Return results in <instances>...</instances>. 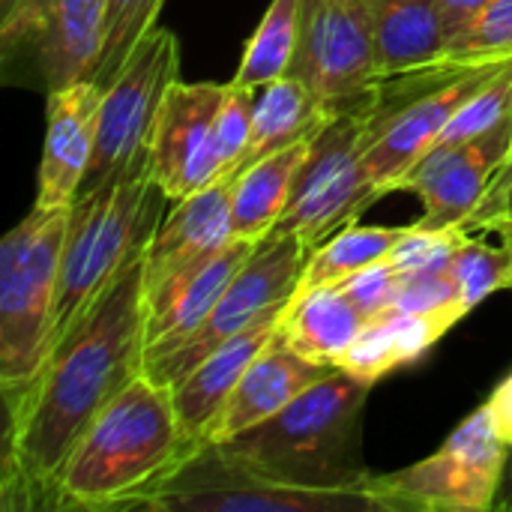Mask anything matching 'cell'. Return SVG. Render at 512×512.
<instances>
[{
    "instance_id": "6da1fadb",
    "label": "cell",
    "mask_w": 512,
    "mask_h": 512,
    "mask_svg": "<svg viewBox=\"0 0 512 512\" xmlns=\"http://www.w3.org/2000/svg\"><path fill=\"white\" fill-rule=\"evenodd\" d=\"M144 246L51 348L30 390L6 408L3 510H51L72 447L144 372Z\"/></svg>"
},
{
    "instance_id": "7a4b0ae2",
    "label": "cell",
    "mask_w": 512,
    "mask_h": 512,
    "mask_svg": "<svg viewBox=\"0 0 512 512\" xmlns=\"http://www.w3.org/2000/svg\"><path fill=\"white\" fill-rule=\"evenodd\" d=\"M201 447L183 432L171 390L141 372L72 447L51 510H141Z\"/></svg>"
},
{
    "instance_id": "3957f363",
    "label": "cell",
    "mask_w": 512,
    "mask_h": 512,
    "mask_svg": "<svg viewBox=\"0 0 512 512\" xmlns=\"http://www.w3.org/2000/svg\"><path fill=\"white\" fill-rule=\"evenodd\" d=\"M375 384L333 369L270 420L219 444L246 468L306 489H366L363 408Z\"/></svg>"
},
{
    "instance_id": "277c9868",
    "label": "cell",
    "mask_w": 512,
    "mask_h": 512,
    "mask_svg": "<svg viewBox=\"0 0 512 512\" xmlns=\"http://www.w3.org/2000/svg\"><path fill=\"white\" fill-rule=\"evenodd\" d=\"M159 201L165 195L150 180V171L111 180L72 201L51 315V348L108 288L132 252L150 240L162 219Z\"/></svg>"
},
{
    "instance_id": "5b68a950",
    "label": "cell",
    "mask_w": 512,
    "mask_h": 512,
    "mask_svg": "<svg viewBox=\"0 0 512 512\" xmlns=\"http://www.w3.org/2000/svg\"><path fill=\"white\" fill-rule=\"evenodd\" d=\"M69 210L33 207L0 243V393L12 408L51 354V315Z\"/></svg>"
},
{
    "instance_id": "8992f818",
    "label": "cell",
    "mask_w": 512,
    "mask_h": 512,
    "mask_svg": "<svg viewBox=\"0 0 512 512\" xmlns=\"http://www.w3.org/2000/svg\"><path fill=\"white\" fill-rule=\"evenodd\" d=\"M504 63H441L378 81L363 150V168L378 198L399 189V180L426 156L450 117Z\"/></svg>"
},
{
    "instance_id": "52a82bcc",
    "label": "cell",
    "mask_w": 512,
    "mask_h": 512,
    "mask_svg": "<svg viewBox=\"0 0 512 512\" xmlns=\"http://www.w3.org/2000/svg\"><path fill=\"white\" fill-rule=\"evenodd\" d=\"M180 78V42L171 30L153 27L126 57L120 72L105 84L96 147L78 195L111 180L147 171L150 138L168 87ZM75 195V198H78Z\"/></svg>"
},
{
    "instance_id": "ba28073f",
    "label": "cell",
    "mask_w": 512,
    "mask_h": 512,
    "mask_svg": "<svg viewBox=\"0 0 512 512\" xmlns=\"http://www.w3.org/2000/svg\"><path fill=\"white\" fill-rule=\"evenodd\" d=\"M507 450L489 408L480 405L438 453L393 474H369L366 489L390 512L495 510L510 459Z\"/></svg>"
},
{
    "instance_id": "9c48e42d",
    "label": "cell",
    "mask_w": 512,
    "mask_h": 512,
    "mask_svg": "<svg viewBox=\"0 0 512 512\" xmlns=\"http://www.w3.org/2000/svg\"><path fill=\"white\" fill-rule=\"evenodd\" d=\"M372 105L375 99L333 114L321 126L297 171L285 213L267 237L291 234L315 249L345 225L357 222V216L378 201L363 168Z\"/></svg>"
},
{
    "instance_id": "30bf717a",
    "label": "cell",
    "mask_w": 512,
    "mask_h": 512,
    "mask_svg": "<svg viewBox=\"0 0 512 512\" xmlns=\"http://www.w3.org/2000/svg\"><path fill=\"white\" fill-rule=\"evenodd\" d=\"M141 510L156 512H390L369 489H306L270 480L219 444H204Z\"/></svg>"
},
{
    "instance_id": "8fae6325",
    "label": "cell",
    "mask_w": 512,
    "mask_h": 512,
    "mask_svg": "<svg viewBox=\"0 0 512 512\" xmlns=\"http://www.w3.org/2000/svg\"><path fill=\"white\" fill-rule=\"evenodd\" d=\"M309 252L312 249L291 234L264 237L249 255V261L237 270V276L231 279L213 312L204 318V324L174 348L156 357H144V375L171 390L228 339L240 336L264 318L282 315L300 285V273Z\"/></svg>"
},
{
    "instance_id": "7c38bea8",
    "label": "cell",
    "mask_w": 512,
    "mask_h": 512,
    "mask_svg": "<svg viewBox=\"0 0 512 512\" xmlns=\"http://www.w3.org/2000/svg\"><path fill=\"white\" fill-rule=\"evenodd\" d=\"M288 75L300 78L330 114L372 102L381 78L369 0H303Z\"/></svg>"
},
{
    "instance_id": "4fadbf2b",
    "label": "cell",
    "mask_w": 512,
    "mask_h": 512,
    "mask_svg": "<svg viewBox=\"0 0 512 512\" xmlns=\"http://www.w3.org/2000/svg\"><path fill=\"white\" fill-rule=\"evenodd\" d=\"M108 0H18L0 18L3 57L27 51L45 93L90 81L105 45Z\"/></svg>"
},
{
    "instance_id": "5bb4252c",
    "label": "cell",
    "mask_w": 512,
    "mask_h": 512,
    "mask_svg": "<svg viewBox=\"0 0 512 512\" xmlns=\"http://www.w3.org/2000/svg\"><path fill=\"white\" fill-rule=\"evenodd\" d=\"M225 84L174 81L165 93L150 138L147 171L165 201H183L222 180L216 153V117Z\"/></svg>"
},
{
    "instance_id": "9a60e30c",
    "label": "cell",
    "mask_w": 512,
    "mask_h": 512,
    "mask_svg": "<svg viewBox=\"0 0 512 512\" xmlns=\"http://www.w3.org/2000/svg\"><path fill=\"white\" fill-rule=\"evenodd\" d=\"M512 150V120L462 144L432 147L402 180L399 189L423 201V216L414 222L420 231L465 228L480 201L486 198L495 174ZM396 189V192H399Z\"/></svg>"
},
{
    "instance_id": "2e32d148",
    "label": "cell",
    "mask_w": 512,
    "mask_h": 512,
    "mask_svg": "<svg viewBox=\"0 0 512 512\" xmlns=\"http://www.w3.org/2000/svg\"><path fill=\"white\" fill-rule=\"evenodd\" d=\"M231 192L234 177H222L174 201L168 216L156 222L144 246V303L171 291L234 237Z\"/></svg>"
},
{
    "instance_id": "e0dca14e",
    "label": "cell",
    "mask_w": 512,
    "mask_h": 512,
    "mask_svg": "<svg viewBox=\"0 0 512 512\" xmlns=\"http://www.w3.org/2000/svg\"><path fill=\"white\" fill-rule=\"evenodd\" d=\"M105 87L78 81L45 93V138L36 174V204L42 210H69L96 147V123Z\"/></svg>"
},
{
    "instance_id": "ac0fdd59",
    "label": "cell",
    "mask_w": 512,
    "mask_h": 512,
    "mask_svg": "<svg viewBox=\"0 0 512 512\" xmlns=\"http://www.w3.org/2000/svg\"><path fill=\"white\" fill-rule=\"evenodd\" d=\"M330 366L312 363L291 351L282 339L279 330L270 339V345L249 363L243 378L237 381L234 393L216 414V420L204 432V444H225L237 438L240 432L270 420L279 414L288 402H294L306 387L330 375Z\"/></svg>"
},
{
    "instance_id": "d6986e66",
    "label": "cell",
    "mask_w": 512,
    "mask_h": 512,
    "mask_svg": "<svg viewBox=\"0 0 512 512\" xmlns=\"http://www.w3.org/2000/svg\"><path fill=\"white\" fill-rule=\"evenodd\" d=\"M465 306H447L435 312H396L387 309L363 324L357 339L339 357L336 369L378 384L384 375L417 363L441 336H447L462 318Z\"/></svg>"
},
{
    "instance_id": "ffe728a7",
    "label": "cell",
    "mask_w": 512,
    "mask_h": 512,
    "mask_svg": "<svg viewBox=\"0 0 512 512\" xmlns=\"http://www.w3.org/2000/svg\"><path fill=\"white\" fill-rule=\"evenodd\" d=\"M255 240L231 237L210 261H204L195 273L180 279L171 291L162 297L144 303L147 312V348L144 357H156L177 342H183L189 333H195L204 318L213 312L237 270L249 261L255 252Z\"/></svg>"
},
{
    "instance_id": "44dd1931",
    "label": "cell",
    "mask_w": 512,
    "mask_h": 512,
    "mask_svg": "<svg viewBox=\"0 0 512 512\" xmlns=\"http://www.w3.org/2000/svg\"><path fill=\"white\" fill-rule=\"evenodd\" d=\"M279 318L282 315L264 318L255 327L243 330L240 336L228 339L222 348H216L213 354H207L183 381H177L171 387V399H174L177 420H180V426H183V432L189 438H195V441L204 444L207 426L216 420V414L222 411V405L234 393L237 381L243 378V372L249 369V363L276 336Z\"/></svg>"
},
{
    "instance_id": "7402d4cb",
    "label": "cell",
    "mask_w": 512,
    "mask_h": 512,
    "mask_svg": "<svg viewBox=\"0 0 512 512\" xmlns=\"http://www.w3.org/2000/svg\"><path fill=\"white\" fill-rule=\"evenodd\" d=\"M378 78L426 72L444 63L447 33L438 0H369Z\"/></svg>"
},
{
    "instance_id": "603a6c76",
    "label": "cell",
    "mask_w": 512,
    "mask_h": 512,
    "mask_svg": "<svg viewBox=\"0 0 512 512\" xmlns=\"http://www.w3.org/2000/svg\"><path fill=\"white\" fill-rule=\"evenodd\" d=\"M363 324V312L339 285H321L294 291L279 318V339L300 357L336 369L339 357L357 339Z\"/></svg>"
},
{
    "instance_id": "cb8c5ba5",
    "label": "cell",
    "mask_w": 512,
    "mask_h": 512,
    "mask_svg": "<svg viewBox=\"0 0 512 512\" xmlns=\"http://www.w3.org/2000/svg\"><path fill=\"white\" fill-rule=\"evenodd\" d=\"M330 117L333 114L327 111V105L294 75H282L267 87H258L255 111H252V135L240 171L276 150H285L303 138L318 135Z\"/></svg>"
},
{
    "instance_id": "d4e9b609",
    "label": "cell",
    "mask_w": 512,
    "mask_h": 512,
    "mask_svg": "<svg viewBox=\"0 0 512 512\" xmlns=\"http://www.w3.org/2000/svg\"><path fill=\"white\" fill-rule=\"evenodd\" d=\"M315 138V135H312ZM312 138H303L285 150H276L234 177L231 192V225L234 237L261 243L285 213L288 195L294 189L297 171L309 156Z\"/></svg>"
},
{
    "instance_id": "484cf974",
    "label": "cell",
    "mask_w": 512,
    "mask_h": 512,
    "mask_svg": "<svg viewBox=\"0 0 512 512\" xmlns=\"http://www.w3.org/2000/svg\"><path fill=\"white\" fill-rule=\"evenodd\" d=\"M405 228H372V225H345L333 237H327L321 246H315L303 264L297 291L321 288V285H339L357 270L381 261L390 255V249L402 240Z\"/></svg>"
},
{
    "instance_id": "4316f807",
    "label": "cell",
    "mask_w": 512,
    "mask_h": 512,
    "mask_svg": "<svg viewBox=\"0 0 512 512\" xmlns=\"http://www.w3.org/2000/svg\"><path fill=\"white\" fill-rule=\"evenodd\" d=\"M300 6L303 0H273L267 6L231 78L234 84L258 90L291 72L300 42Z\"/></svg>"
},
{
    "instance_id": "83f0119b",
    "label": "cell",
    "mask_w": 512,
    "mask_h": 512,
    "mask_svg": "<svg viewBox=\"0 0 512 512\" xmlns=\"http://www.w3.org/2000/svg\"><path fill=\"white\" fill-rule=\"evenodd\" d=\"M450 276L459 288L462 306L468 312L477 309L495 291L512 288V243L507 237H501V243H489L465 228L462 243L450 261Z\"/></svg>"
},
{
    "instance_id": "f1b7e54d",
    "label": "cell",
    "mask_w": 512,
    "mask_h": 512,
    "mask_svg": "<svg viewBox=\"0 0 512 512\" xmlns=\"http://www.w3.org/2000/svg\"><path fill=\"white\" fill-rule=\"evenodd\" d=\"M165 0H108L105 3V45H102V60L93 75L96 84H108L132 48L156 27L159 9Z\"/></svg>"
},
{
    "instance_id": "f546056e",
    "label": "cell",
    "mask_w": 512,
    "mask_h": 512,
    "mask_svg": "<svg viewBox=\"0 0 512 512\" xmlns=\"http://www.w3.org/2000/svg\"><path fill=\"white\" fill-rule=\"evenodd\" d=\"M512 60V0H492L456 39L447 42L444 63Z\"/></svg>"
},
{
    "instance_id": "4dcf8cb0",
    "label": "cell",
    "mask_w": 512,
    "mask_h": 512,
    "mask_svg": "<svg viewBox=\"0 0 512 512\" xmlns=\"http://www.w3.org/2000/svg\"><path fill=\"white\" fill-rule=\"evenodd\" d=\"M255 93L249 87H240L234 81L225 84V99L216 117V153H219V174L237 177L243 153L249 147L252 135V111H255Z\"/></svg>"
},
{
    "instance_id": "1f68e13d",
    "label": "cell",
    "mask_w": 512,
    "mask_h": 512,
    "mask_svg": "<svg viewBox=\"0 0 512 512\" xmlns=\"http://www.w3.org/2000/svg\"><path fill=\"white\" fill-rule=\"evenodd\" d=\"M465 228L453 231H420L408 225L402 240L390 249L387 261L396 267L399 276H423V273H441L450 270V261L462 243Z\"/></svg>"
},
{
    "instance_id": "d6a6232c",
    "label": "cell",
    "mask_w": 512,
    "mask_h": 512,
    "mask_svg": "<svg viewBox=\"0 0 512 512\" xmlns=\"http://www.w3.org/2000/svg\"><path fill=\"white\" fill-rule=\"evenodd\" d=\"M339 288L348 294V300L369 321V318H375V315H381V312H387L393 306V297H396V288H399V273L387 258H381V261L357 270L345 282H339Z\"/></svg>"
},
{
    "instance_id": "836d02e7",
    "label": "cell",
    "mask_w": 512,
    "mask_h": 512,
    "mask_svg": "<svg viewBox=\"0 0 512 512\" xmlns=\"http://www.w3.org/2000/svg\"><path fill=\"white\" fill-rule=\"evenodd\" d=\"M447 306H462V300H459V288L450 270H441V273H423V276H399V288H396L390 309L435 312Z\"/></svg>"
},
{
    "instance_id": "e575fe53",
    "label": "cell",
    "mask_w": 512,
    "mask_h": 512,
    "mask_svg": "<svg viewBox=\"0 0 512 512\" xmlns=\"http://www.w3.org/2000/svg\"><path fill=\"white\" fill-rule=\"evenodd\" d=\"M507 219H512V150L507 162L501 165V171L495 174L486 198L480 201L474 219L465 228L468 231H486V228H495V225H501Z\"/></svg>"
},
{
    "instance_id": "d590c367",
    "label": "cell",
    "mask_w": 512,
    "mask_h": 512,
    "mask_svg": "<svg viewBox=\"0 0 512 512\" xmlns=\"http://www.w3.org/2000/svg\"><path fill=\"white\" fill-rule=\"evenodd\" d=\"M492 0H438L441 6V21H444V33L447 42L456 39Z\"/></svg>"
},
{
    "instance_id": "8d00e7d4",
    "label": "cell",
    "mask_w": 512,
    "mask_h": 512,
    "mask_svg": "<svg viewBox=\"0 0 512 512\" xmlns=\"http://www.w3.org/2000/svg\"><path fill=\"white\" fill-rule=\"evenodd\" d=\"M486 408L492 414V426H495L498 438L512 450V372L492 390Z\"/></svg>"
},
{
    "instance_id": "74e56055",
    "label": "cell",
    "mask_w": 512,
    "mask_h": 512,
    "mask_svg": "<svg viewBox=\"0 0 512 512\" xmlns=\"http://www.w3.org/2000/svg\"><path fill=\"white\" fill-rule=\"evenodd\" d=\"M495 510L512 512V456L507 459V471H504V483H501V495H498Z\"/></svg>"
},
{
    "instance_id": "f35d334b",
    "label": "cell",
    "mask_w": 512,
    "mask_h": 512,
    "mask_svg": "<svg viewBox=\"0 0 512 512\" xmlns=\"http://www.w3.org/2000/svg\"><path fill=\"white\" fill-rule=\"evenodd\" d=\"M486 231H495V234H501V237H507L512 243V219L507 222H501V225H495V228H486Z\"/></svg>"
},
{
    "instance_id": "ab89813d",
    "label": "cell",
    "mask_w": 512,
    "mask_h": 512,
    "mask_svg": "<svg viewBox=\"0 0 512 512\" xmlns=\"http://www.w3.org/2000/svg\"><path fill=\"white\" fill-rule=\"evenodd\" d=\"M18 0H0V18L6 15V12H12V6H15Z\"/></svg>"
}]
</instances>
